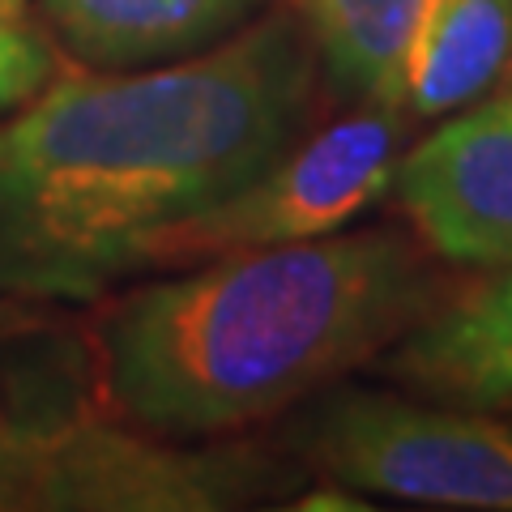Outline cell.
I'll use <instances>...</instances> for the list:
<instances>
[{
	"label": "cell",
	"instance_id": "cell-11",
	"mask_svg": "<svg viewBox=\"0 0 512 512\" xmlns=\"http://www.w3.org/2000/svg\"><path fill=\"white\" fill-rule=\"evenodd\" d=\"M60 419H0V512L39 508Z\"/></svg>",
	"mask_w": 512,
	"mask_h": 512
},
{
	"label": "cell",
	"instance_id": "cell-10",
	"mask_svg": "<svg viewBox=\"0 0 512 512\" xmlns=\"http://www.w3.org/2000/svg\"><path fill=\"white\" fill-rule=\"evenodd\" d=\"M56 77L52 35L22 13V0H0V111L22 107Z\"/></svg>",
	"mask_w": 512,
	"mask_h": 512
},
{
	"label": "cell",
	"instance_id": "cell-2",
	"mask_svg": "<svg viewBox=\"0 0 512 512\" xmlns=\"http://www.w3.org/2000/svg\"><path fill=\"white\" fill-rule=\"evenodd\" d=\"M444 299L406 231L380 227L205 261L99 325V393L150 436H218L308 402Z\"/></svg>",
	"mask_w": 512,
	"mask_h": 512
},
{
	"label": "cell",
	"instance_id": "cell-5",
	"mask_svg": "<svg viewBox=\"0 0 512 512\" xmlns=\"http://www.w3.org/2000/svg\"><path fill=\"white\" fill-rule=\"evenodd\" d=\"M419 239L453 265H512V94L440 124L393 171Z\"/></svg>",
	"mask_w": 512,
	"mask_h": 512
},
{
	"label": "cell",
	"instance_id": "cell-9",
	"mask_svg": "<svg viewBox=\"0 0 512 512\" xmlns=\"http://www.w3.org/2000/svg\"><path fill=\"white\" fill-rule=\"evenodd\" d=\"M423 0H303L329 90L350 107H402Z\"/></svg>",
	"mask_w": 512,
	"mask_h": 512
},
{
	"label": "cell",
	"instance_id": "cell-6",
	"mask_svg": "<svg viewBox=\"0 0 512 512\" xmlns=\"http://www.w3.org/2000/svg\"><path fill=\"white\" fill-rule=\"evenodd\" d=\"M384 372L466 410L512 406V269L440 299L384 350Z\"/></svg>",
	"mask_w": 512,
	"mask_h": 512
},
{
	"label": "cell",
	"instance_id": "cell-3",
	"mask_svg": "<svg viewBox=\"0 0 512 512\" xmlns=\"http://www.w3.org/2000/svg\"><path fill=\"white\" fill-rule=\"evenodd\" d=\"M402 137V107H355L320 133L299 137L222 201L150 231L133 252V274L205 265L342 231L393 192Z\"/></svg>",
	"mask_w": 512,
	"mask_h": 512
},
{
	"label": "cell",
	"instance_id": "cell-8",
	"mask_svg": "<svg viewBox=\"0 0 512 512\" xmlns=\"http://www.w3.org/2000/svg\"><path fill=\"white\" fill-rule=\"evenodd\" d=\"M512 60V0H423L406 64V116H444L500 82Z\"/></svg>",
	"mask_w": 512,
	"mask_h": 512
},
{
	"label": "cell",
	"instance_id": "cell-4",
	"mask_svg": "<svg viewBox=\"0 0 512 512\" xmlns=\"http://www.w3.org/2000/svg\"><path fill=\"white\" fill-rule=\"evenodd\" d=\"M295 444L316 474L350 491L512 512V427L478 410L342 389L303 414Z\"/></svg>",
	"mask_w": 512,
	"mask_h": 512
},
{
	"label": "cell",
	"instance_id": "cell-1",
	"mask_svg": "<svg viewBox=\"0 0 512 512\" xmlns=\"http://www.w3.org/2000/svg\"><path fill=\"white\" fill-rule=\"evenodd\" d=\"M303 18L274 13L154 69H73L0 124V295L90 299L150 231L282 158L316 103Z\"/></svg>",
	"mask_w": 512,
	"mask_h": 512
},
{
	"label": "cell",
	"instance_id": "cell-7",
	"mask_svg": "<svg viewBox=\"0 0 512 512\" xmlns=\"http://www.w3.org/2000/svg\"><path fill=\"white\" fill-rule=\"evenodd\" d=\"M261 0H39V26L82 69H154L231 39Z\"/></svg>",
	"mask_w": 512,
	"mask_h": 512
},
{
	"label": "cell",
	"instance_id": "cell-12",
	"mask_svg": "<svg viewBox=\"0 0 512 512\" xmlns=\"http://www.w3.org/2000/svg\"><path fill=\"white\" fill-rule=\"evenodd\" d=\"M35 329H43V312L39 308H30L26 299L0 295V342L22 338V333H35Z\"/></svg>",
	"mask_w": 512,
	"mask_h": 512
}]
</instances>
